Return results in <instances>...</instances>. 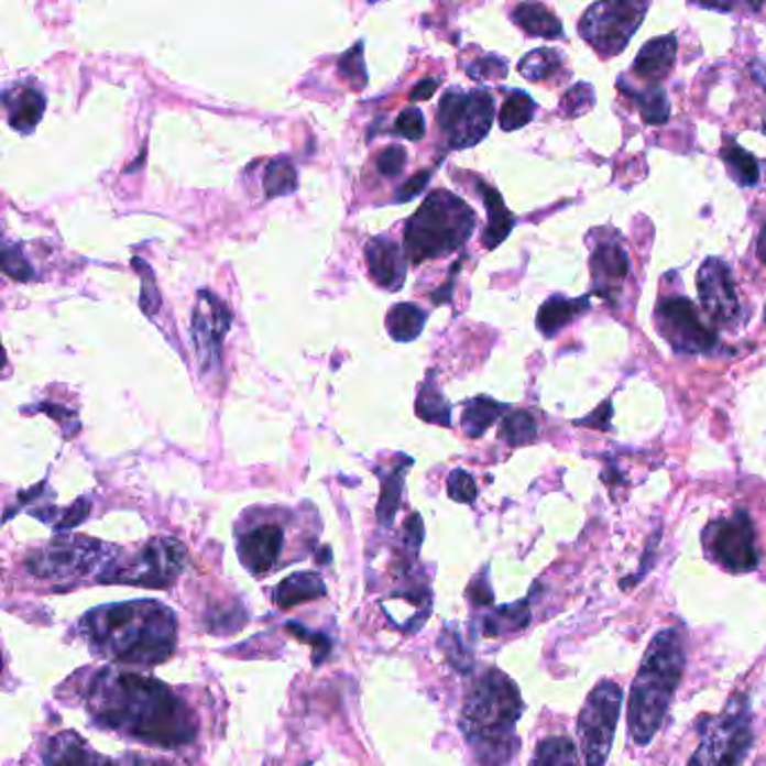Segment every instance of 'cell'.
I'll list each match as a JSON object with an SVG mask.
<instances>
[{
    "label": "cell",
    "instance_id": "6da1fadb",
    "mask_svg": "<svg viewBox=\"0 0 766 766\" xmlns=\"http://www.w3.org/2000/svg\"><path fill=\"white\" fill-rule=\"evenodd\" d=\"M88 708L99 726L140 742L176 748L196 737V718L164 683L120 670H101L88 686Z\"/></svg>",
    "mask_w": 766,
    "mask_h": 766
},
{
    "label": "cell",
    "instance_id": "7a4b0ae2",
    "mask_svg": "<svg viewBox=\"0 0 766 766\" xmlns=\"http://www.w3.org/2000/svg\"><path fill=\"white\" fill-rule=\"evenodd\" d=\"M81 632L95 652L108 659L157 666L176 647V616L155 600L106 605L88 612Z\"/></svg>",
    "mask_w": 766,
    "mask_h": 766
},
{
    "label": "cell",
    "instance_id": "3957f363",
    "mask_svg": "<svg viewBox=\"0 0 766 766\" xmlns=\"http://www.w3.org/2000/svg\"><path fill=\"white\" fill-rule=\"evenodd\" d=\"M517 686L500 670H488L470 690L461 726L485 766H504L517 751L515 726L522 715Z\"/></svg>",
    "mask_w": 766,
    "mask_h": 766
},
{
    "label": "cell",
    "instance_id": "277c9868",
    "mask_svg": "<svg viewBox=\"0 0 766 766\" xmlns=\"http://www.w3.org/2000/svg\"><path fill=\"white\" fill-rule=\"evenodd\" d=\"M683 666L686 652L681 634L675 627L661 630L645 649L627 703L630 735L638 746H647L659 733L681 681Z\"/></svg>",
    "mask_w": 766,
    "mask_h": 766
},
{
    "label": "cell",
    "instance_id": "5b68a950",
    "mask_svg": "<svg viewBox=\"0 0 766 766\" xmlns=\"http://www.w3.org/2000/svg\"><path fill=\"white\" fill-rule=\"evenodd\" d=\"M474 226V211L459 196L446 189L431 192L405 226L407 261L423 263L463 248Z\"/></svg>",
    "mask_w": 766,
    "mask_h": 766
},
{
    "label": "cell",
    "instance_id": "8992f818",
    "mask_svg": "<svg viewBox=\"0 0 766 766\" xmlns=\"http://www.w3.org/2000/svg\"><path fill=\"white\" fill-rule=\"evenodd\" d=\"M701 744L688 766H742L753 746L751 708L746 694H735L720 718H708Z\"/></svg>",
    "mask_w": 766,
    "mask_h": 766
},
{
    "label": "cell",
    "instance_id": "52a82bcc",
    "mask_svg": "<svg viewBox=\"0 0 766 766\" xmlns=\"http://www.w3.org/2000/svg\"><path fill=\"white\" fill-rule=\"evenodd\" d=\"M187 549L174 537H155L127 560L120 556L99 573V582L135 587H172L185 571Z\"/></svg>",
    "mask_w": 766,
    "mask_h": 766
},
{
    "label": "cell",
    "instance_id": "ba28073f",
    "mask_svg": "<svg viewBox=\"0 0 766 766\" xmlns=\"http://www.w3.org/2000/svg\"><path fill=\"white\" fill-rule=\"evenodd\" d=\"M120 551L116 546H106L97 539L68 535L52 539L45 549L34 551L28 558V571L36 578L50 580H75L88 576L95 567H108Z\"/></svg>",
    "mask_w": 766,
    "mask_h": 766
},
{
    "label": "cell",
    "instance_id": "9c48e42d",
    "mask_svg": "<svg viewBox=\"0 0 766 766\" xmlns=\"http://www.w3.org/2000/svg\"><path fill=\"white\" fill-rule=\"evenodd\" d=\"M647 10L649 3H638V0H603V3H593L580 19V36L600 57H616L641 28Z\"/></svg>",
    "mask_w": 766,
    "mask_h": 766
},
{
    "label": "cell",
    "instance_id": "30bf717a",
    "mask_svg": "<svg viewBox=\"0 0 766 766\" xmlns=\"http://www.w3.org/2000/svg\"><path fill=\"white\" fill-rule=\"evenodd\" d=\"M621 703L623 690L614 681H600L589 692L578 718V737L587 766H605L621 718Z\"/></svg>",
    "mask_w": 766,
    "mask_h": 766
},
{
    "label": "cell",
    "instance_id": "8fae6325",
    "mask_svg": "<svg viewBox=\"0 0 766 766\" xmlns=\"http://www.w3.org/2000/svg\"><path fill=\"white\" fill-rule=\"evenodd\" d=\"M448 146L468 149L479 144L495 120V99L488 90H448L436 113Z\"/></svg>",
    "mask_w": 766,
    "mask_h": 766
},
{
    "label": "cell",
    "instance_id": "7c38bea8",
    "mask_svg": "<svg viewBox=\"0 0 766 766\" xmlns=\"http://www.w3.org/2000/svg\"><path fill=\"white\" fill-rule=\"evenodd\" d=\"M708 558L731 573H746L759 565L755 530L746 511L710 522L703 530Z\"/></svg>",
    "mask_w": 766,
    "mask_h": 766
},
{
    "label": "cell",
    "instance_id": "4fadbf2b",
    "mask_svg": "<svg viewBox=\"0 0 766 766\" xmlns=\"http://www.w3.org/2000/svg\"><path fill=\"white\" fill-rule=\"evenodd\" d=\"M654 321L656 331L677 353H710L718 344V333L701 321L697 308L686 297L661 299L654 310Z\"/></svg>",
    "mask_w": 766,
    "mask_h": 766
},
{
    "label": "cell",
    "instance_id": "5bb4252c",
    "mask_svg": "<svg viewBox=\"0 0 766 766\" xmlns=\"http://www.w3.org/2000/svg\"><path fill=\"white\" fill-rule=\"evenodd\" d=\"M230 326L232 313L228 310V306L209 291H200L196 297V308L192 313V338L203 371L221 364V347Z\"/></svg>",
    "mask_w": 766,
    "mask_h": 766
},
{
    "label": "cell",
    "instance_id": "9a60e30c",
    "mask_svg": "<svg viewBox=\"0 0 766 766\" xmlns=\"http://www.w3.org/2000/svg\"><path fill=\"white\" fill-rule=\"evenodd\" d=\"M697 291L705 313L720 324H733L740 317V302L735 293L733 272L729 263L710 256L697 272Z\"/></svg>",
    "mask_w": 766,
    "mask_h": 766
},
{
    "label": "cell",
    "instance_id": "2e32d148",
    "mask_svg": "<svg viewBox=\"0 0 766 766\" xmlns=\"http://www.w3.org/2000/svg\"><path fill=\"white\" fill-rule=\"evenodd\" d=\"M284 549V530L277 524H259L239 535V558L243 567L263 576L277 565Z\"/></svg>",
    "mask_w": 766,
    "mask_h": 766
},
{
    "label": "cell",
    "instance_id": "e0dca14e",
    "mask_svg": "<svg viewBox=\"0 0 766 766\" xmlns=\"http://www.w3.org/2000/svg\"><path fill=\"white\" fill-rule=\"evenodd\" d=\"M630 270L627 252L616 241L600 243L591 254L593 293L614 304V295L621 291Z\"/></svg>",
    "mask_w": 766,
    "mask_h": 766
},
{
    "label": "cell",
    "instance_id": "ac0fdd59",
    "mask_svg": "<svg viewBox=\"0 0 766 766\" xmlns=\"http://www.w3.org/2000/svg\"><path fill=\"white\" fill-rule=\"evenodd\" d=\"M371 277L387 291H401L407 277V254L390 239H371L364 250Z\"/></svg>",
    "mask_w": 766,
    "mask_h": 766
},
{
    "label": "cell",
    "instance_id": "d6986e66",
    "mask_svg": "<svg viewBox=\"0 0 766 766\" xmlns=\"http://www.w3.org/2000/svg\"><path fill=\"white\" fill-rule=\"evenodd\" d=\"M45 766H118L92 751L79 735L62 733L52 737L43 751Z\"/></svg>",
    "mask_w": 766,
    "mask_h": 766
},
{
    "label": "cell",
    "instance_id": "ffe728a7",
    "mask_svg": "<svg viewBox=\"0 0 766 766\" xmlns=\"http://www.w3.org/2000/svg\"><path fill=\"white\" fill-rule=\"evenodd\" d=\"M677 62V34H666L645 43L634 62V73L643 81H661L670 75Z\"/></svg>",
    "mask_w": 766,
    "mask_h": 766
},
{
    "label": "cell",
    "instance_id": "44dd1931",
    "mask_svg": "<svg viewBox=\"0 0 766 766\" xmlns=\"http://www.w3.org/2000/svg\"><path fill=\"white\" fill-rule=\"evenodd\" d=\"M8 122L19 133H30L43 118L45 97L34 86H19L6 92Z\"/></svg>",
    "mask_w": 766,
    "mask_h": 766
},
{
    "label": "cell",
    "instance_id": "7402d4cb",
    "mask_svg": "<svg viewBox=\"0 0 766 766\" xmlns=\"http://www.w3.org/2000/svg\"><path fill=\"white\" fill-rule=\"evenodd\" d=\"M587 310H589V299L587 297L567 299L562 295H554V297H549L539 306L537 328L541 331V336L556 338L567 324H571L573 319H578Z\"/></svg>",
    "mask_w": 766,
    "mask_h": 766
},
{
    "label": "cell",
    "instance_id": "603a6c76",
    "mask_svg": "<svg viewBox=\"0 0 766 766\" xmlns=\"http://www.w3.org/2000/svg\"><path fill=\"white\" fill-rule=\"evenodd\" d=\"M479 192H481L483 203L488 207V228L483 232V245L488 250H495L511 234V230L515 226V218L506 209L504 198L500 196L497 189H492L488 185H479Z\"/></svg>",
    "mask_w": 766,
    "mask_h": 766
},
{
    "label": "cell",
    "instance_id": "cb8c5ba5",
    "mask_svg": "<svg viewBox=\"0 0 766 766\" xmlns=\"http://www.w3.org/2000/svg\"><path fill=\"white\" fill-rule=\"evenodd\" d=\"M619 90L638 103L645 124H666L670 120V99L664 88H634L627 79H619Z\"/></svg>",
    "mask_w": 766,
    "mask_h": 766
},
{
    "label": "cell",
    "instance_id": "d4e9b609",
    "mask_svg": "<svg viewBox=\"0 0 766 766\" xmlns=\"http://www.w3.org/2000/svg\"><path fill=\"white\" fill-rule=\"evenodd\" d=\"M513 23L530 36L562 39V23L558 17L539 3H522L513 12Z\"/></svg>",
    "mask_w": 766,
    "mask_h": 766
},
{
    "label": "cell",
    "instance_id": "484cf974",
    "mask_svg": "<svg viewBox=\"0 0 766 766\" xmlns=\"http://www.w3.org/2000/svg\"><path fill=\"white\" fill-rule=\"evenodd\" d=\"M326 593L324 580L315 573H295L286 578L277 589H275V603L282 610H291L306 600L321 598Z\"/></svg>",
    "mask_w": 766,
    "mask_h": 766
},
{
    "label": "cell",
    "instance_id": "4316f807",
    "mask_svg": "<svg viewBox=\"0 0 766 766\" xmlns=\"http://www.w3.org/2000/svg\"><path fill=\"white\" fill-rule=\"evenodd\" d=\"M425 319H427L425 310L418 308L416 304H398L387 315V333L396 342H412L414 338L420 336Z\"/></svg>",
    "mask_w": 766,
    "mask_h": 766
},
{
    "label": "cell",
    "instance_id": "83f0119b",
    "mask_svg": "<svg viewBox=\"0 0 766 766\" xmlns=\"http://www.w3.org/2000/svg\"><path fill=\"white\" fill-rule=\"evenodd\" d=\"M508 407L497 403V401H492L488 396H479V398H472L466 409H463V418H461V425L466 429L468 436H472V439H477V436H481L492 423H495L502 412H506Z\"/></svg>",
    "mask_w": 766,
    "mask_h": 766
},
{
    "label": "cell",
    "instance_id": "f1b7e54d",
    "mask_svg": "<svg viewBox=\"0 0 766 766\" xmlns=\"http://www.w3.org/2000/svg\"><path fill=\"white\" fill-rule=\"evenodd\" d=\"M722 160L726 162V169L733 176V180L742 187H751L759 180V167L753 153L737 146L735 140H729L722 149Z\"/></svg>",
    "mask_w": 766,
    "mask_h": 766
},
{
    "label": "cell",
    "instance_id": "f546056e",
    "mask_svg": "<svg viewBox=\"0 0 766 766\" xmlns=\"http://www.w3.org/2000/svg\"><path fill=\"white\" fill-rule=\"evenodd\" d=\"M565 66L562 54L558 50H549V47H539L528 52L526 57L519 62V73L524 79L528 81H544L554 77L556 73H560Z\"/></svg>",
    "mask_w": 766,
    "mask_h": 766
},
{
    "label": "cell",
    "instance_id": "4dcf8cb0",
    "mask_svg": "<svg viewBox=\"0 0 766 766\" xmlns=\"http://www.w3.org/2000/svg\"><path fill=\"white\" fill-rule=\"evenodd\" d=\"M530 766H580L578 751L569 737H546L537 744Z\"/></svg>",
    "mask_w": 766,
    "mask_h": 766
},
{
    "label": "cell",
    "instance_id": "1f68e13d",
    "mask_svg": "<svg viewBox=\"0 0 766 766\" xmlns=\"http://www.w3.org/2000/svg\"><path fill=\"white\" fill-rule=\"evenodd\" d=\"M416 412L427 423H436V425H444V427L452 425L450 403L444 398L441 390L436 387L434 377H429L425 385L420 387V394H418V401H416Z\"/></svg>",
    "mask_w": 766,
    "mask_h": 766
},
{
    "label": "cell",
    "instance_id": "d6a6232c",
    "mask_svg": "<svg viewBox=\"0 0 766 766\" xmlns=\"http://www.w3.org/2000/svg\"><path fill=\"white\" fill-rule=\"evenodd\" d=\"M530 621V610L528 600H522L517 605L511 608H500L495 614H490L483 619V632L488 636H502L511 632H519L528 625Z\"/></svg>",
    "mask_w": 766,
    "mask_h": 766
},
{
    "label": "cell",
    "instance_id": "836d02e7",
    "mask_svg": "<svg viewBox=\"0 0 766 766\" xmlns=\"http://www.w3.org/2000/svg\"><path fill=\"white\" fill-rule=\"evenodd\" d=\"M409 463L412 461H407L403 468H394L390 474H382V470H375L382 474V495H380V504H377V519L382 522V526H390L394 522V515H396L398 504H401L405 472H407Z\"/></svg>",
    "mask_w": 766,
    "mask_h": 766
},
{
    "label": "cell",
    "instance_id": "e575fe53",
    "mask_svg": "<svg viewBox=\"0 0 766 766\" xmlns=\"http://www.w3.org/2000/svg\"><path fill=\"white\" fill-rule=\"evenodd\" d=\"M535 101L524 90H513L500 111V127L504 131H519L535 118Z\"/></svg>",
    "mask_w": 766,
    "mask_h": 766
},
{
    "label": "cell",
    "instance_id": "d590c367",
    "mask_svg": "<svg viewBox=\"0 0 766 766\" xmlns=\"http://www.w3.org/2000/svg\"><path fill=\"white\" fill-rule=\"evenodd\" d=\"M297 189V169L293 162L286 157H277L267 164L265 178H263V192L267 198H277L293 194Z\"/></svg>",
    "mask_w": 766,
    "mask_h": 766
},
{
    "label": "cell",
    "instance_id": "8d00e7d4",
    "mask_svg": "<svg viewBox=\"0 0 766 766\" xmlns=\"http://www.w3.org/2000/svg\"><path fill=\"white\" fill-rule=\"evenodd\" d=\"M504 441L513 448L528 446L537 439V423L530 412H513L502 423Z\"/></svg>",
    "mask_w": 766,
    "mask_h": 766
},
{
    "label": "cell",
    "instance_id": "74e56055",
    "mask_svg": "<svg viewBox=\"0 0 766 766\" xmlns=\"http://www.w3.org/2000/svg\"><path fill=\"white\" fill-rule=\"evenodd\" d=\"M595 106V92H593V86L591 84H576L571 86L562 101H560V108H562V113L571 120L589 113L591 108Z\"/></svg>",
    "mask_w": 766,
    "mask_h": 766
},
{
    "label": "cell",
    "instance_id": "f35d334b",
    "mask_svg": "<svg viewBox=\"0 0 766 766\" xmlns=\"http://www.w3.org/2000/svg\"><path fill=\"white\" fill-rule=\"evenodd\" d=\"M364 43H355L349 52L342 54V59H340V73L342 77L355 88H364L366 86V68H364Z\"/></svg>",
    "mask_w": 766,
    "mask_h": 766
},
{
    "label": "cell",
    "instance_id": "ab89813d",
    "mask_svg": "<svg viewBox=\"0 0 766 766\" xmlns=\"http://www.w3.org/2000/svg\"><path fill=\"white\" fill-rule=\"evenodd\" d=\"M448 495L459 504H472L477 500V483L466 470H455L448 477Z\"/></svg>",
    "mask_w": 766,
    "mask_h": 766
},
{
    "label": "cell",
    "instance_id": "60d3db41",
    "mask_svg": "<svg viewBox=\"0 0 766 766\" xmlns=\"http://www.w3.org/2000/svg\"><path fill=\"white\" fill-rule=\"evenodd\" d=\"M425 118L423 113L418 111L416 106H409L405 108V111L398 116L396 120V133L403 135L405 140H412V142H418L425 138Z\"/></svg>",
    "mask_w": 766,
    "mask_h": 766
},
{
    "label": "cell",
    "instance_id": "b9f144b4",
    "mask_svg": "<svg viewBox=\"0 0 766 766\" xmlns=\"http://www.w3.org/2000/svg\"><path fill=\"white\" fill-rule=\"evenodd\" d=\"M405 162H407V153L401 144H392L385 151H380L375 160L377 172L385 178H396L405 169Z\"/></svg>",
    "mask_w": 766,
    "mask_h": 766
},
{
    "label": "cell",
    "instance_id": "7bdbcfd3",
    "mask_svg": "<svg viewBox=\"0 0 766 766\" xmlns=\"http://www.w3.org/2000/svg\"><path fill=\"white\" fill-rule=\"evenodd\" d=\"M468 75L472 79H502L508 75V64L495 54H490V57L477 59L472 66H468Z\"/></svg>",
    "mask_w": 766,
    "mask_h": 766
},
{
    "label": "cell",
    "instance_id": "ee69618b",
    "mask_svg": "<svg viewBox=\"0 0 766 766\" xmlns=\"http://www.w3.org/2000/svg\"><path fill=\"white\" fill-rule=\"evenodd\" d=\"M3 270L6 275L17 282H30L34 277L32 265L25 261L23 252L19 248H6L3 252Z\"/></svg>",
    "mask_w": 766,
    "mask_h": 766
},
{
    "label": "cell",
    "instance_id": "f6af8a7d",
    "mask_svg": "<svg viewBox=\"0 0 766 766\" xmlns=\"http://www.w3.org/2000/svg\"><path fill=\"white\" fill-rule=\"evenodd\" d=\"M140 270V277H144L146 280V286L142 284V299H140V306H142V310L146 313V315H155V310H157V306H160V293L155 291V282H153V275H151V270H149V265L146 263H142L140 259H135L133 261Z\"/></svg>",
    "mask_w": 766,
    "mask_h": 766
},
{
    "label": "cell",
    "instance_id": "bcb514c9",
    "mask_svg": "<svg viewBox=\"0 0 766 766\" xmlns=\"http://www.w3.org/2000/svg\"><path fill=\"white\" fill-rule=\"evenodd\" d=\"M610 420H612V403H603L591 416L576 420V425H584V427H593V429H610Z\"/></svg>",
    "mask_w": 766,
    "mask_h": 766
},
{
    "label": "cell",
    "instance_id": "7dc6e473",
    "mask_svg": "<svg viewBox=\"0 0 766 766\" xmlns=\"http://www.w3.org/2000/svg\"><path fill=\"white\" fill-rule=\"evenodd\" d=\"M429 172H418L416 176H412L405 185H401V189H398V200L401 203H407V200H412V198H416L425 187H427V180H429Z\"/></svg>",
    "mask_w": 766,
    "mask_h": 766
},
{
    "label": "cell",
    "instance_id": "c3c4849f",
    "mask_svg": "<svg viewBox=\"0 0 766 766\" xmlns=\"http://www.w3.org/2000/svg\"><path fill=\"white\" fill-rule=\"evenodd\" d=\"M86 515H88V504H86V500H79L77 504H75V508H70L68 513H66V517L57 524V528H73V526H77V524H81L84 519H86Z\"/></svg>",
    "mask_w": 766,
    "mask_h": 766
},
{
    "label": "cell",
    "instance_id": "681fc988",
    "mask_svg": "<svg viewBox=\"0 0 766 766\" xmlns=\"http://www.w3.org/2000/svg\"><path fill=\"white\" fill-rule=\"evenodd\" d=\"M436 88H439V81H436V79H423V81H418L409 90V99L412 101H425V99H429L436 92Z\"/></svg>",
    "mask_w": 766,
    "mask_h": 766
},
{
    "label": "cell",
    "instance_id": "f907efd6",
    "mask_svg": "<svg viewBox=\"0 0 766 766\" xmlns=\"http://www.w3.org/2000/svg\"><path fill=\"white\" fill-rule=\"evenodd\" d=\"M468 593L474 600V605H490L492 603V591H490L488 582H483V580H474Z\"/></svg>",
    "mask_w": 766,
    "mask_h": 766
},
{
    "label": "cell",
    "instance_id": "816d5d0a",
    "mask_svg": "<svg viewBox=\"0 0 766 766\" xmlns=\"http://www.w3.org/2000/svg\"><path fill=\"white\" fill-rule=\"evenodd\" d=\"M127 759H129V766H172L169 762H164V759H155V757H146V755H138V753H131Z\"/></svg>",
    "mask_w": 766,
    "mask_h": 766
},
{
    "label": "cell",
    "instance_id": "f5cc1de1",
    "mask_svg": "<svg viewBox=\"0 0 766 766\" xmlns=\"http://www.w3.org/2000/svg\"><path fill=\"white\" fill-rule=\"evenodd\" d=\"M757 254H759V261L766 265V226L762 228V234L757 239Z\"/></svg>",
    "mask_w": 766,
    "mask_h": 766
}]
</instances>
